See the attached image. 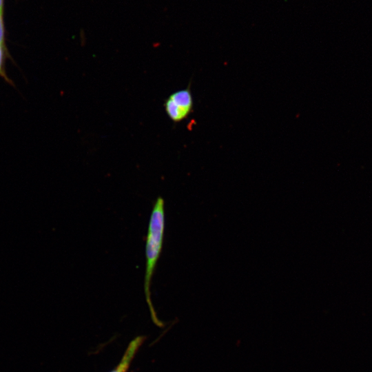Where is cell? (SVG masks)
<instances>
[{"label": "cell", "mask_w": 372, "mask_h": 372, "mask_svg": "<svg viewBox=\"0 0 372 372\" xmlns=\"http://www.w3.org/2000/svg\"><path fill=\"white\" fill-rule=\"evenodd\" d=\"M6 51L3 44L0 43V77L3 79L7 83L12 84V81L8 78L6 72Z\"/></svg>", "instance_id": "obj_4"}, {"label": "cell", "mask_w": 372, "mask_h": 372, "mask_svg": "<svg viewBox=\"0 0 372 372\" xmlns=\"http://www.w3.org/2000/svg\"><path fill=\"white\" fill-rule=\"evenodd\" d=\"M193 99L189 87L174 92L164 103L165 112L174 122L186 118L193 110Z\"/></svg>", "instance_id": "obj_2"}, {"label": "cell", "mask_w": 372, "mask_h": 372, "mask_svg": "<svg viewBox=\"0 0 372 372\" xmlns=\"http://www.w3.org/2000/svg\"><path fill=\"white\" fill-rule=\"evenodd\" d=\"M165 226V201L158 196L154 203L148 224L145 240V271L144 291L151 316L154 322H159L151 300V283L156 264L162 251Z\"/></svg>", "instance_id": "obj_1"}, {"label": "cell", "mask_w": 372, "mask_h": 372, "mask_svg": "<svg viewBox=\"0 0 372 372\" xmlns=\"http://www.w3.org/2000/svg\"><path fill=\"white\" fill-rule=\"evenodd\" d=\"M3 0H0V11H2Z\"/></svg>", "instance_id": "obj_6"}, {"label": "cell", "mask_w": 372, "mask_h": 372, "mask_svg": "<svg viewBox=\"0 0 372 372\" xmlns=\"http://www.w3.org/2000/svg\"><path fill=\"white\" fill-rule=\"evenodd\" d=\"M143 341V336H138L132 340L128 344L121 362L111 372H127L132 359Z\"/></svg>", "instance_id": "obj_3"}, {"label": "cell", "mask_w": 372, "mask_h": 372, "mask_svg": "<svg viewBox=\"0 0 372 372\" xmlns=\"http://www.w3.org/2000/svg\"><path fill=\"white\" fill-rule=\"evenodd\" d=\"M4 43V29L2 20V11H0V43Z\"/></svg>", "instance_id": "obj_5"}]
</instances>
